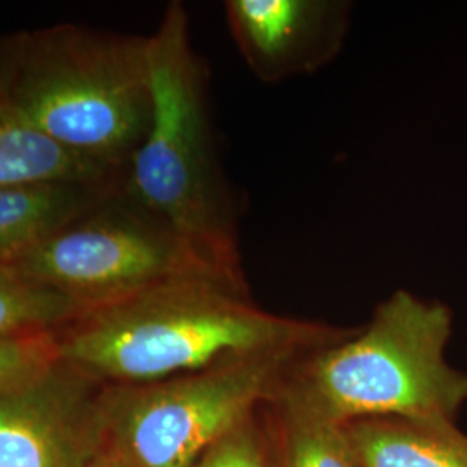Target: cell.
Returning <instances> with one entry per match:
<instances>
[{
  "instance_id": "6da1fadb",
  "label": "cell",
  "mask_w": 467,
  "mask_h": 467,
  "mask_svg": "<svg viewBox=\"0 0 467 467\" xmlns=\"http://www.w3.org/2000/svg\"><path fill=\"white\" fill-rule=\"evenodd\" d=\"M348 331L268 312L250 285L191 274L82 312L54 336L59 358L94 381L144 384L235 360L298 357Z\"/></svg>"
},
{
  "instance_id": "7a4b0ae2",
  "label": "cell",
  "mask_w": 467,
  "mask_h": 467,
  "mask_svg": "<svg viewBox=\"0 0 467 467\" xmlns=\"http://www.w3.org/2000/svg\"><path fill=\"white\" fill-rule=\"evenodd\" d=\"M150 119L123 171L119 192L182 241L202 265L250 285L239 215L218 158L208 73L192 47L182 2H170L148 36Z\"/></svg>"
},
{
  "instance_id": "3957f363",
  "label": "cell",
  "mask_w": 467,
  "mask_h": 467,
  "mask_svg": "<svg viewBox=\"0 0 467 467\" xmlns=\"http://www.w3.org/2000/svg\"><path fill=\"white\" fill-rule=\"evenodd\" d=\"M451 306L397 289L362 327L306 351L284 370L275 393L347 426L376 418L455 420L467 372L447 360Z\"/></svg>"
},
{
  "instance_id": "277c9868",
  "label": "cell",
  "mask_w": 467,
  "mask_h": 467,
  "mask_svg": "<svg viewBox=\"0 0 467 467\" xmlns=\"http://www.w3.org/2000/svg\"><path fill=\"white\" fill-rule=\"evenodd\" d=\"M4 109L69 150L125 171L148 132V36L59 25L9 36Z\"/></svg>"
},
{
  "instance_id": "5b68a950",
  "label": "cell",
  "mask_w": 467,
  "mask_h": 467,
  "mask_svg": "<svg viewBox=\"0 0 467 467\" xmlns=\"http://www.w3.org/2000/svg\"><path fill=\"white\" fill-rule=\"evenodd\" d=\"M301 357V355H298ZM298 357H260L144 384H108L99 416L127 467H192L258 412Z\"/></svg>"
},
{
  "instance_id": "8992f818",
  "label": "cell",
  "mask_w": 467,
  "mask_h": 467,
  "mask_svg": "<svg viewBox=\"0 0 467 467\" xmlns=\"http://www.w3.org/2000/svg\"><path fill=\"white\" fill-rule=\"evenodd\" d=\"M4 270L67 296L84 312L175 277L215 274L119 189Z\"/></svg>"
},
{
  "instance_id": "52a82bcc",
  "label": "cell",
  "mask_w": 467,
  "mask_h": 467,
  "mask_svg": "<svg viewBox=\"0 0 467 467\" xmlns=\"http://www.w3.org/2000/svg\"><path fill=\"white\" fill-rule=\"evenodd\" d=\"M223 11L241 57L264 84L317 73L350 32L345 0H227Z\"/></svg>"
},
{
  "instance_id": "ba28073f",
  "label": "cell",
  "mask_w": 467,
  "mask_h": 467,
  "mask_svg": "<svg viewBox=\"0 0 467 467\" xmlns=\"http://www.w3.org/2000/svg\"><path fill=\"white\" fill-rule=\"evenodd\" d=\"M84 372L59 360L32 383L0 393V467H82L88 386Z\"/></svg>"
},
{
  "instance_id": "9c48e42d",
  "label": "cell",
  "mask_w": 467,
  "mask_h": 467,
  "mask_svg": "<svg viewBox=\"0 0 467 467\" xmlns=\"http://www.w3.org/2000/svg\"><path fill=\"white\" fill-rule=\"evenodd\" d=\"M119 187L35 184L0 189V268H9Z\"/></svg>"
},
{
  "instance_id": "30bf717a",
  "label": "cell",
  "mask_w": 467,
  "mask_h": 467,
  "mask_svg": "<svg viewBox=\"0 0 467 467\" xmlns=\"http://www.w3.org/2000/svg\"><path fill=\"white\" fill-rule=\"evenodd\" d=\"M345 430L360 467H467V434L451 420L362 419Z\"/></svg>"
},
{
  "instance_id": "8fae6325",
  "label": "cell",
  "mask_w": 467,
  "mask_h": 467,
  "mask_svg": "<svg viewBox=\"0 0 467 467\" xmlns=\"http://www.w3.org/2000/svg\"><path fill=\"white\" fill-rule=\"evenodd\" d=\"M123 173L67 150L49 135L0 111V189L16 185L119 187Z\"/></svg>"
},
{
  "instance_id": "7c38bea8",
  "label": "cell",
  "mask_w": 467,
  "mask_h": 467,
  "mask_svg": "<svg viewBox=\"0 0 467 467\" xmlns=\"http://www.w3.org/2000/svg\"><path fill=\"white\" fill-rule=\"evenodd\" d=\"M275 467H360L345 426L272 393L264 405Z\"/></svg>"
},
{
  "instance_id": "4fadbf2b",
  "label": "cell",
  "mask_w": 467,
  "mask_h": 467,
  "mask_svg": "<svg viewBox=\"0 0 467 467\" xmlns=\"http://www.w3.org/2000/svg\"><path fill=\"white\" fill-rule=\"evenodd\" d=\"M82 312L67 296L0 268V339L56 331Z\"/></svg>"
},
{
  "instance_id": "5bb4252c",
  "label": "cell",
  "mask_w": 467,
  "mask_h": 467,
  "mask_svg": "<svg viewBox=\"0 0 467 467\" xmlns=\"http://www.w3.org/2000/svg\"><path fill=\"white\" fill-rule=\"evenodd\" d=\"M192 467H275L264 407L223 436Z\"/></svg>"
},
{
  "instance_id": "9a60e30c",
  "label": "cell",
  "mask_w": 467,
  "mask_h": 467,
  "mask_svg": "<svg viewBox=\"0 0 467 467\" xmlns=\"http://www.w3.org/2000/svg\"><path fill=\"white\" fill-rule=\"evenodd\" d=\"M59 360L54 331L0 339V393L32 383Z\"/></svg>"
},
{
  "instance_id": "2e32d148",
  "label": "cell",
  "mask_w": 467,
  "mask_h": 467,
  "mask_svg": "<svg viewBox=\"0 0 467 467\" xmlns=\"http://www.w3.org/2000/svg\"><path fill=\"white\" fill-rule=\"evenodd\" d=\"M11 71H13L11 49H9V40L5 38V40L0 42V111L4 109L5 99H7Z\"/></svg>"
},
{
  "instance_id": "e0dca14e",
  "label": "cell",
  "mask_w": 467,
  "mask_h": 467,
  "mask_svg": "<svg viewBox=\"0 0 467 467\" xmlns=\"http://www.w3.org/2000/svg\"><path fill=\"white\" fill-rule=\"evenodd\" d=\"M90 467H127L125 464H121L119 461H117L115 457H108V459H102L98 464Z\"/></svg>"
}]
</instances>
